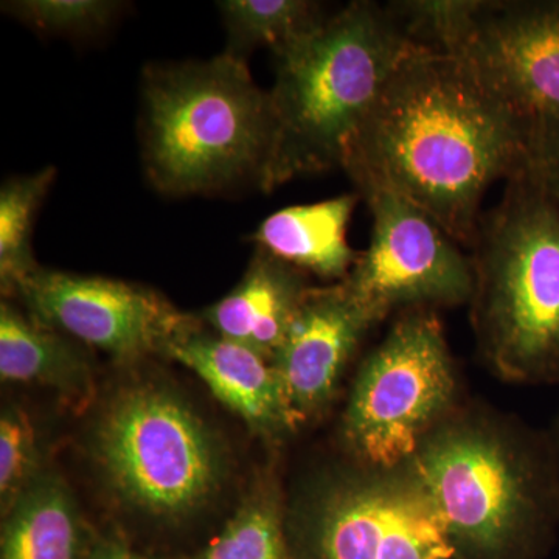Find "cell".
Wrapping results in <instances>:
<instances>
[{
    "instance_id": "obj_11",
    "label": "cell",
    "mask_w": 559,
    "mask_h": 559,
    "mask_svg": "<svg viewBox=\"0 0 559 559\" xmlns=\"http://www.w3.org/2000/svg\"><path fill=\"white\" fill-rule=\"evenodd\" d=\"M443 53L521 116H559V0H474Z\"/></svg>"
},
{
    "instance_id": "obj_12",
    "label": "cell",
    "mask_w": 559,
    "mask_h": 559,
    "mask_svg": "<svg viewBox=\"0 0 559 559\" xmlns=\"http://www.w3.org/2000/svg\"><path fill=\"white\" fill-rule=\"evenodd\" d=\"M378 323L342 282L307 290L271 360L300 428L329 414L349 360Z\"/></svg>"
},
{
    "instance_id": "obj_18",
    "label": "cell",
    "mask_w": 559,
    "mask_h": 559,
    "mask_svg": "<svg viewBox=\"0 0 559 559\" xmlns=\"http://www.w3.org/2000/svg\"><path fill=\"white\" fill-rule=\"evenodd\" d=\"M191 559H296L286 530V491L274 463L257 471L230 520Z\"/></svg>"
},
{
    "instance_id": "obj_2",
    "label": "cell",
    "mask_w": 559,
    "mask_h": 559,
    "mask_svg": "<svg viewBox=\"0 0 559 559\" xmlns=\"http://www.w3.org/2000/svg\"><path fill=\"white\" fill-rule=\"evenodd\" d=\"M465 559H543L559 528L547 430L463 400L407 460Z\"/></svg>"
},
{
    "instance_id": "obj_6",
    "label": "cell",
    "mask_w": 559,
    "mask_h": 559,
    "mask_svg": "<svg viewBox=\"0 0 559 559\" xmlns=\"http://www.w3.org/2000/svg\"><path fill=\"white\" fill-rule=\"evenodd\" d=\"M90 450L116 499L164 524L204 510L229 473L215 430L178 393L150 381L109 396L92 425Z\"/></svg>"
},
{
    "instance_id": "obj_25",
    "label": "cell",
    "mask_w": 559,
    "mask_h": 559,
    "mask_svg": "<svg viewBox=\"0 0 559 559\" xmlns=\"http://www.w3.org/2000/svg\"><path fill=\"white\" fill-rule=\"evenodd\" d=\"M547 433H549L551 448H554L555 457H557L559 469V411L557 417H555L554 421H551L550 428L547 429Z\"/></svg>"
},
{
    "instance_id": "obj_8",
    "label": "cell",
    "mask_w": 559,
    "mask_h": 559,
    "mask_svg": "<svg viewBox=\"0 0 559 559\" xmlns=\"http://www.w3.org/2000/svg\"><path fill=\"white\" fill-rule=\"evenodd\" d=\"M463 400L437 310L401 311L353 381L337 426L340 454L362 465H403Z\"/></svg>"
},
{
    "instance_id": "obj_22",
    "label": "cell",
    "mask_w": 559,
    "mask_h": 559,
    "mask_svg": "<svg viewBox=\"0 0 559 559\" xmlns=\"http://www.w3.org/2000/svg\"><path fill=\"white\" fill-rule=\"evenodd\" d=\"M105 0H21L3 3V10L43 32L84 35L102 31L119 11Z\"/></svg>"
},
{
    "instance_id": "obj_21",
    "label": "cell",
    "mask_w": 559,
    "mask_h": 559,
    "mask_svg": "<svg viewBox=\"0 0 559 559\" xmlns=\"http://www.w3.org/2000/svg\"><path fill=\"white\" fill-rule=\"evenodd\" d=\"M43 454L32 419L21 407H3L0 417V509L14 506L44 473Z\"/></svg>"
},
{
    "instance_id": "obj_15",
    "label": "cell",
    "mask_w": 559,
    "mask_h": 559,
    "mask_svg": "<svg viewBox=\"0 0 559 559\" xmlns=\"http://www.w3.org/2000/svg\"><path fill=\"white\" fill-rule=\"evenodd\" d=\"M0 378L53 389L79 406L94 395V370L80 342L44 325L10 301L0 307Z\"/></svg>"
},
{
    "instance_id": "obj_7",
    "label": "cell",
    "mask_w": 559,
    "mask_h": 559,
    "mask_svg": "<svg viewBox=\"0 0 559 559\" xmlns=\"http://www.w3.org/2000/svg\"><path fill=\"white\" fill-rule=\"evenodd\" d=\"M286 530L296 559H465L407 462L320 463L286 492Z\"/></svg>"
},
{
    "instance_id": "obj_16",
    "label": "cell",
    "mask_w": 559,
    "mask_h": 559,
    "mask_svg": "<svg viewBox=\"0 0 559 559\" xmlns=\"http://www.w3.org/2000/svg\"><path fill=\"white\" fill-rule=\"evenodd\" d=\"M358 200V193L342 194L278 210L260 224L253 241L297 270L342 282L359 257L347 241L349 218Z\"/></svg>"
},
{
    "instance_id": "obj_19",
    "label": "cell",
    "mask_w": 559,
    "mask_h": 559,
    "mask_svg": "<svg viewBox=\"0 0 559 559\" xmlns=\"http://www.w3.org/2000/svg\"><path fill=\"white\" fill-rule=\"evenodd\" d=\"M218 9L229 33L226 53L242 61L259 47L280 53L329 17L310 0H224Z\"/></svg>"
},
{
    "instance_id": "obj_1",
    "label": "cell",
    "mask_w": 559,
    "mask_h": 559,
    "mask_svg": "<svg viewBox=\"0 0 559 559\" xmlns=\"http://www.w3.org/2000/svg\"><path fill=\"white\" fill-rule=\"evenodd\" d=\"M528 138L530 119L465 62L417 47L390 76L342 168L359 197L396 194L471 249L489 186L527 168Z\"/></svg>"
},
{
    "instance_id": "obj_10",
    "label": "cell",
    "mask_w": 559,
    "mask_h": 559,
    "mask_svg": "<svg viewBox=\"0 0 559 559\" xmlns=\"http://www.w3.org/2000/svg\"><path fill=\"white\" fill-rule=\"evenodd\" d=\"M17 297L38 322L102 349L119 364L165 356L173 341L200 323L145 286L46 267Z\"/></svg>"
},
{
    "instance_id": "obj_20",
    "label": "cell",
    "mask_w": 559,
    "mask_h": 559,
    "mask_svg": "<svg viewBox=\"0 0 559 559\" xmlns=\"http://www.w3.org/2000/svg\"><path fill=\"white\" fill-rule=\"evenodd\" d=\"M57 170L7 180L0 190V286L3 296H16L40 270L33 257L32 237L36 215Z\"/></svg>"
},
{
    "instance_id": "obj_3",
    "label": "cell",
    "mask_w": 559,
    "mask_h": 559,
    "mask_svg": "<svg viewBox=\"0 0 559 559\" xmlns=\"http://www.w3.org/2000/svg\"><path fill=\"white\" fill-rule=\"evenodd\" d=\"M417 47L389 5L358 0L275 55V139L261 190L342 168L390 76Z\"/></svg>"
},
{
    "instance_id": "obj_17",
    "label": "cell",
    "mask_w": 559,
    "mask_h": 559,
    "mask_svg": "<svg viewBox=\"0 0 559 559\" xmlns=\"http://www.w3.org/2000/svg\"><path fill=\"white\" fill-rule=\"evenodd\" d=\"M2 518L0 559H84L94 543L75 496L53 471H44Z\"/></svg>"
},
{
    "instance_id": "obj_23",
    "label": "cell",
    "mask_w": 559,
    "mask_h": 559,
    "mask_svg": "<svg viewBox=\"0 0 559 559\" xmlns=\"http://www.w3.org/2000/svg\"><path fill=\"white\" fill-rule=\"evenodd\" d=\"M527 171L559 204V116L530 119Z\"/></svg>"
},
{
    "instance_id": "obj_13",
    "label": "cell",
    "mask_w": 559,
    "mask_h": 559,
    "mask_svg": "<svg viewBox=\"0 0 559 559\" xmlns=\"http://www.w3.org/2000/svg\"><path fill=\"white\" fill-rule=\"evenodd\" d=\"M165 356L197 373L215 399L272 450L301 429L270 360L205 330L201 319L171 342Z\"/></svg>"
},
{
    "instance_id": "obj_4",
    "label": "cell",
    "mask_w": 559,
    "mask_h": 559,
    "mask_svg": "<svg viewBox=\"0 0 559 559\" xmlns=\"http://www.w3.org/2000/svg\"><path fill=\"white\" fill-rule=\"evenodd\" d=\"M471 260L481 362L509 384H559V204L527 168L481 215Z\"/></svg>"
},
{
    "instance_id": "obj_9",
    "label": "cell",
    "mask_w": 559,
    "mask_h": 559,
    "mask_svg": "<svg viewBox=\"0 0 559 559\" xmlns=\"http://www.w3.org/2000/svg\"><path fill=\"white\" fill-rule=\"evenodd\" d=\"M370 246L342 280L349 293L382 322L414 308L469 305L474 267L459 242L409 201L373 191Z\"/></svg>"
},
{
    "instance_id": "obj_5",
    "label": "cell",
    "mask_w": 559,
    "mask_h": 559,
    "mask_svg": "<svg viewBox=\"0 0 559 559\" xmlns=\"http://www.w3.org/2000/svg\"><path fill=\"white\" fill-rule=\"evenodd\" d=\"M270 92L248 62L153 66L143 75V146L150 182L173 197L263 183L274 148Z\"/></svg>"
},
{
    "instance_id": "obj_14",
    "label": "cell",
    "mask_w": 559,
    "mask_h": 559,
    "mask_svg": "<svg viewBox=\"0 0 559 559\" xmlns=\"http://www.w3.org/2000/svg\"><path fill=\"white\" fill-rule=\"evenodd\" d=\"M310 288L304 271L259 248L241 282L200 319L223 340L271 362Z\"/></svg>"
},
{
    "instance_id": "obj_24",
    "label": "cell",
    "mask_w": 559,
    "mask_h": 559,
    "mask_svg": "<svg viewBox=\"0 0 559 559\" xmlns=\"http://www.w3.org/2000/svg\"><path fill=\"white\" fill-rule=\"evenodd\" d=\"M84 559H151L143 557L117 539H100L92 543Z\"/></svg>"
}]
</instances>
